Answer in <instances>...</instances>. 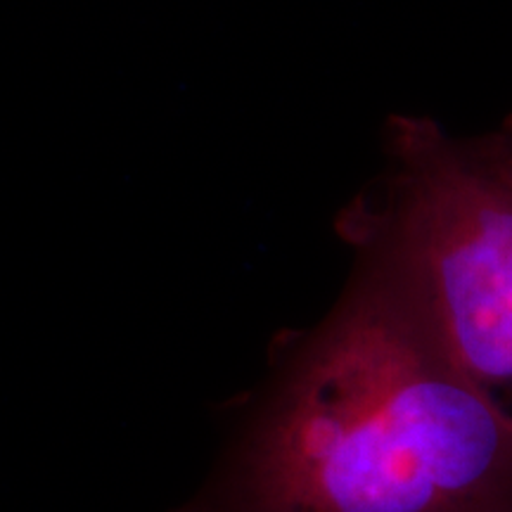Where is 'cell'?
Masks as SVG:
<instances>
[{
	"label": "cell",
	"mask_w": 512,
	"mask_h": 512,
	"mask_svg": "<svg viewBox=\"0 0 512 512\" xmlns=\"http://www.w3.org/2000/svg\"><path fill=\"white\" fill-rule=\"evenodd\" d=\"M356 266L273 342L202 484L171 512H512V427L441 347L399 268Z\"/></svg>",
	"instance_id": "6da1fadb"
},
{
	"label": "cell",
	"mask_w": 512,
	"mask_h": 512,
	"mask_svg": "<svg viewBox=\"0 0 512 512\" xmlns=\"http://www.w3.org/2000/svg\"><path fill=\"white\" fill-rule=\"evenodd\" d=\"M392 174L344 221L394 261L441 347L512 427V181L439 126L401 119Z\"/></svg>",
	"instance_id": "7a4b0ae2"
},
{
	"label": "cell",
	"mask_w": 512,
	"mask_h": 512,
	"mask_svg": "<svg viewBox=\"0 0 512 512\" xmlns=\"http://www.w3.org/2000/svg\"><path fill=\"white\" fill-rule=\"evenodd\" d=\"M475 145L501 174L512 181V117L498 131L489 133L482 140H475Z\"/></svg>",
	"instance_id": "3957f363"
}]
</instances>
